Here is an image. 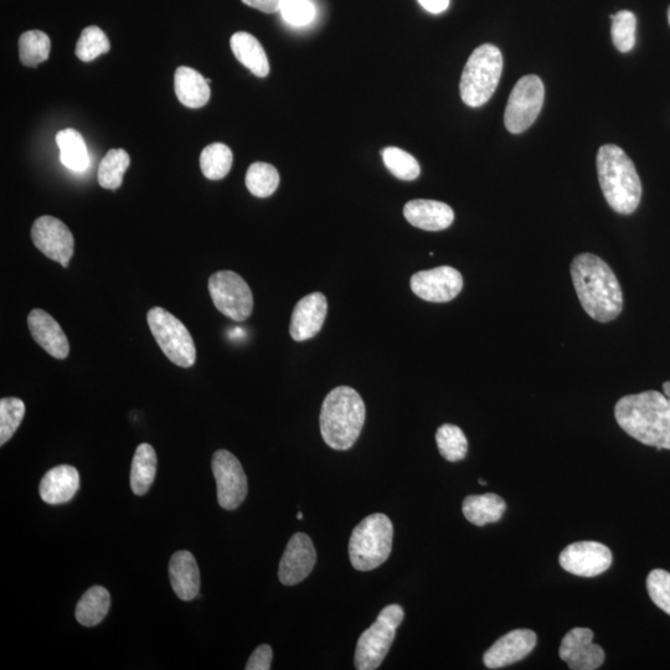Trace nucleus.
Wrapping results in <instances>:
<instances>
[{"label": "nucleus", "instance_id": "9", "mask_svg": "<svg viewBox=\"0 0 670 670\" xmlns=\"http://www.w3.org/2000/svg\"><path fill=\"white\" fill-rule=\"evenodd\" d=\"M545 99L543 81L535 75L522 77L509 96L504 125L513 134L523 133L538 118Z\"/></svg>", "mask_w": 670, "mask_h": 670}, {"label": "nucleus", "instance_id": "14", "mask_svg": "<svg viewBox=\"0 0 670 670\" xmlns=\"http://www.w3.org/2000/svg\"><path fill=\"white\" fill-rule=\"evenodd\" d=\"M560 565L570 574L581 577H595L610 569L612 553L606 545L596 541H579L563 550Z\"/></svg>", "mask_w": 670, "mask_h": 670}, {"label": "nucleus", "instance_id": "44", "mask_svg": "<svg viewBox=\"0 0 670 670\" xmlns=\"http://www.w3.org/2000/svg\"><path fill=\"white\" fill-rule=\"evenodd\" d=\"M663 394L667 399L670 398V381L663 384Z\"/></svg>", "mask_w": 670, "mask_h": 670}, {"label": "nucleus", "instance_id": "41", "mask_svg": "<svg viewBox=\"0 0 670 670\" xmlns=\"http://www.w3.org/2000/svg\"><path fill=\"white\" fill-rule=\"evenodd\" d=\"M273 659L272 648L268 644H261L251 654L246 670H268L271 669Z\"/></svg>", "mask_w": 670, "mask_h": 670}, {"label": "nucleus", "instance_id": "30", "mask_svg": "<svg viewBox=\"0 0 670 670\" xmlns=\"http://www.w3.org/2000/svg\"><path fill=\"white\" fill-rule=\"evenodd\" d=\"M280 184V174L271 164L257 162L251 164L246 173V187L257 198H268L276 192Z\"/></svg>", "mask_w": 670, "mask_h": 670}, {"label": "nucleus", "instance_id": "45", "mask_svg": "<svg viewBox=\"0 0 670 670\" xmlns=\"http://www.w3.org/2000/svg\"><path fill=\"white\" fill-rule=\"evenodd\" d=\"M479 484H482V486H486L487 482L484 481V479H479Z\"/></svg>", "mask_w": 670, "mask_h": 670}, {"label": "nucleus", "instance_id": "23", "mask_svg": "<svg viewBox=\"0 0 670 670\" xmlns=\"http://www.w3.org/2000/svg\"><path fill=\"white\" fill-rule=\"evenodd\" d=\"M231 50L235 58L247 67L257 77H266L270 74L265 49L254 35L245 32L235 33L230 40Z\"/></svg>", "mask_w": 670, "mask_h": 670}, {"label": "nucleus", "instance_id": "25", "mask_svg": "<svg viewBox=\"0 0 670 670\" xmlns=\"http://www.w3.org/2000/svg\"><path fill=\"white\" fill-rule=\"evenodd\" d=\"M56 143L60 149V161L74 172H85L90 166V156L84 137L74 128H66L56 134Z\"/></svg>", "mask_w": 670, "mask_h": 670}, {"label": "nucleus", "instance_id": "15", "mask_svg": "<svg viewBox=\"0 0 670 670\" xmlns=\"http://www.w3.org/2000/svg\"><path fill=\"white\" fill-rule=\"evenodd\" d=\"M316 561L317 553L311 538L297 533L288 541L278 569V577L285 586L300 584L311 574Z\"/></svg>", "mask_w": 670, "mask_h": 670}, {"label": "nucleus", "instance_id": "11", "mask_svg": "<svg viewBox=\"0 0 670 670\" xmlns=\"http://www.w3.org/2000/svg\"><path fill=\"white\" fill-rule=\"evenodd\" d=\"M211 466L220 507L226 510L239 508L247 496V478L240 461L233 453L220 450L214 453Z\"/></svg>", "mask_w": 670, "mask_h": 670}, {"label": "nucleus", "instance_id": "19", "mask_svg": "<svg viewBox=\"0 0 670 670\" xmlns=\"http://www.w3.org/2000/svg\"><path fill=\"white\" fill-rule=\"evenodd\" d=\"M404 216L412 226L426 231H441L450 228L455 213L450 205L436 200H411L404 206Z\"/></svg>", "mask_w": 670, "mask_h": 670}, {"label": "nucleus", "instance_id": "31", "mask_svg": "<svg viewBox=\"0 0 670 670\" xmlns=\"http://www.w3.org/2000/svg\"><path fill=\"white\" fill-rule=\"evenodd\" d=\"M51 41L40 30H30L19 39V58L25 66L36 67L49 59Z\"/></svg>", "mask_w": 670, "mask_h": 670}, {"label": "nucleus", "instance_id": "5", "mask_svg": "<svg viewBox=\"0 0 670 670\" xmlns=\"http://www.w3.org/2000/svg\"><path fill=\"white\" fill-rule=\"evenodd\" d=\"M394 527L385 514H371L353 530L349 558L354 569L370 571L389 559L393 549Z\"/></svg>", "mask_w": 670, "mask_h": 670}, {"label": "nucleus", "instance_id": "27", "mask_svg": "<svg viewBox=\"0 0 670 670\" xmlns=\"http://www.w3.org/2000/svg\"><path fill=\"white\" fill-rule=\"evenodd\" d=\"M110 606V592L102 586L91 587L77 603L75 613L77 621L85 627L97 626L107 616Z\"/></svg>", "mask_w": 670, "mask_h": 670}, {"label": "nucleus", "instance_id": "17", "mask_svg": "<svg viewBox=\"0 0 670 670\" xmlns=\"http://www.w3.org/2000/svg\"><path fill=\"white\" fill-rule=\"evenodd\" d=\"M328 302L326 296L316 292L303 297L293 309L290 333L296 342L316 337L326 322Z\"/></svg>", "mask_w": 670, "mask_h": 670}, {"label": "nucleus", "instance_id": "40", "mask_svg": "<svg viewBox=\"0 0 670 670\" xmlns=\"http://www.w3.org/2000/svg\"><path fill=\"white\" fill-rule=\"evenodd\" d=\"M605 651L594 642L590 643L579 657L568 664L572 670H595L599 669L605 662Z\"/></svg>", "mask_w": 670, "mask_h": 670}, {"label": "nucleus", "instance_id": "33", "mask_svg": "<svg viewBox=\"0 0 670 670\" xmlns=\"http://www.w3.org/2000/svg\"><path fill=\"white\" fill-rule=\"evenodd\" d=\"M111 49L110 40L99 27H87L82 30L79 41L76 45V56L84 63L99 58L100 55L108 53Z\"/></svg>", "mask_w": 670, "mask_h": 670}, {"label": "nucleus", "instance_id": "36", "mask_svg": "<svg viewBox=\"0 0 670 670\" xmlns=\"http://www.w3.org/2000/svg\"><path fill=\"white\" fill-rule=\"evenodd\" d=\"M25 416V404L18 398L0 400V445H5L18 430Z\"/></svg>", "mask_w": 670, "mask_h": 670}, {"label": "nucleus", "instance_id": "18", "mask_svg": "<svg viewBox=\"0 0 670 670\" xmlns=\"http://www.w3.org/2000/svg\"><path fill=\"white\" fill-rule=\"evenodd\" d=\"M28 326L35 342L51 357L56 359L67 358L70 352L69 340H67L63 328L49 313H46L43 309H34L29 314Z\"/></svg>", "mask_w": 670, "mask_h": 670}, {"label": "nucleus", "instance_id": "12", "mask_svg": "<svg viewBox=\"0 0 670 670\" xmlns=\"http://www.w3.org/2000/svg\"><path fill=\"white\" fill-rule=\"evenodd\" d=\"M411 291L421 300L434 303H446L460 295L463 277L460 271L450 266H441L434 270L421 271L411 277Z\"/></svg>", "mask_w": 670, "mask_h": 670}, {"label": "nucleus", "instance_id": "3", "mask_svg": "<svg viewBox=\"0 0 670 670\" xmlns=\"http://www.w3.org/2000/svg\"><path fill=\"white\" fill-rule=\"evenodd\" d=\"M597 173L608 205L618 214L635 213L642 198V183L635 164L622 148L606 144L597 153Z\"/></svg>", "mask_w": 670, "mask_h": 670}, {"label": "nucleus", "instance_id": "38", "mask_svg": "<svg viewBox=\"0 0 670 670\" xmlns=\"http://www.w3.org/2000/svg\"><path fill=\"white\" fill-rule=\"evenodd\" d=\"M280 13L293 27H304L316 18V7L311 0H282Z\"/></svg>", "mask_w": 670, "mask_h": 670}, {"label": "nucleus", "instance_id": "29", "mask_svg": "<svg viewBox=\"0 0 670 670\" xmlns=\"http://www.w3.org/2000/svg\"><path fill=\"white\" fill-rule=\"evenodd\" d=\"M130 163L131 158L125 149L108 151L100 163L99 174H97L101 187L110 190L120 188Z\"/></svg>", "mask_w": 670, "mask_h": 670}, {"label": "nucleus", "instance_id": "47", "mask_svg": "<svg viewBox=\"0 0 670 670\" xmlns=\"http://www.w3.org/2000/svg\"><path fill=\"white\" fill-rule=\"evenodd\" d=\"M668 20H669V24H670V8L668 10Z\"/></svg>", "mask_w": 670, "mask_h": 670}, {"label": "nucleus", "instance_id": "28", "mask_svg": "<svg viewBox=\"0 0 670 670\" xmlns=\"http://www.w3.org/2000/svg\"><path fill=\"white\" fill-rule=\"evenodd\" d=\"M234 156L231 149L223 143L209 144L200 156L201 172L210 180H220L229 174L233 167Z\"/></svg>", "mask_w": 670, "mask_h": 670}, {"label": "nucleus", "instance_id": "37", "mask_svg": "<svg viewBox=\"0 0 670 670\" xmlns=\"http://www.w3.org/2000/svg\"><path fill=\"white\" fill-rule=\"evenodd\" d=\"M594 632L590 628L577 627L563 638L559 649V656L566 664H570L585 651L590 643L594 642Z\"/></svg>", "mask_w": 670, "mask_h": 670}, {"label": "nucleus", "instance_id": "13", "mask_svg": "<svg viewBox=\"0 0 670 670\" xmlns=\"http://www.w3.org/2000/svg\"><path fill=\"white\" fill-rule=\"evenodd\" d=\"M32 239L36 249L46 257L59 262L63 267L69 266L74 255L75 240L63 221L54 216H41L33 225Z\"/></svg>", "mask_w": 670, "mask_h": 670}, {"label": "nucleus", "instance_id": "43", "mask_svg": "<svg viewBox=\"0 0 670 670\" xmlns=\"http://www.w3.org/2000/svg\"><path fill=\"white\" fill-rule=\"evenodd\" d=\"M421 7L431 14H441L447 10L450 0H419Z\"/></svg>", "mask_w": 670, "mask_h": 670}, {"label": "nucleus", "instance_id": "35", "mask_svg": "<svg viewBox=\"0 0 670 670\" xmlns=\"http://www.w3.org/2000/svg\"><path fill=\"white\" fill-rule=\"evenodd\" d=\"M381 154H383V161L386 168H388L396 178L406 180V182H411V180L419 178L421 172L420 164L411 156V154L396 147L385 148Z\"/></svg>", "mask_w": 670, "mask_h": 670}, {"label": "nucleus", "instance_id": "46", "mask_svg": "<svg viewBox=\"0 0 670 670\" xmlns=\"http://www.w3.org/2000/svg\"><path fill=\"white\" fill-rule=\"evenodd\" d=\"M297 519H298V520L303 519V514H302V512H298V514H297Z\"/></svg>", "mask_w": 670, "mask_h": 670}, {"label": "nucleus", "instance_id": "32", "mask_svg": "<svg viewBox=\"0 0 670 670\" xmlns=\"http://www.w3.org/2000/svg\"><path fill=\"white\" fill-rule=\"evenodd\" d=\"M436 442L438 451L447 461L458 462L467 456V437L456 425H442L436 432Z\"/></svg>", "mask_w": 670, "mask_h": 670}, {"label": "nucleus", "instance_id": "22", "mask_svg": "<svg viewBox=\"0 0 670 670\" xmlns=\"http://www.w3.org/2000/svg\"><path fill=\"white\" fill-rule=\"evenodd\" d=\"M174 89L179 102L185 107L201 108L210 100L208 81L192 67H178L174 75Z\"/></svg>", "mask_w": 670, "mask_h": 670}, {"label": "nucleus", "instance_id": "1", "mask_svg": "<svg viewBox=\"0 0 670 670\" xmlns=\"http://www.w3.org/2000/svg\"><path fill=\"white\" fill-rule=\"evenodd\" d=\"M571 278L582 308L592 319L608 323L620 316L623 309L620 282L599 256H576L571 264Z\"/></svg>", "mask_w": 670, "mask_h": 670}, {"label": "nucleus", "instance_id": "10", "mask_svg": "<svg viewBox=\"0 0 670 670\" xmlns=\"http://www.w3.org/2000/svg\"><path fill=\"white\" fill-rule=\"evenodd\" d=\"M209 292L224 316L244 322L254 311V296L244 278L233 271H220L209 278Z\"/></svg>", "mask_w": 670, "mask_h": 670}, {"label": "nucleus", "instance_id": "24", "mask_svg": "<svg viewBox=\"0 0 670 670\" xmlns=\"http://www.w3.org/2000/svg\"><path fill=\"white\" fill-rule=\"evenodd\" d=\"M507 504L497 494L487 493L482 496H468L463 501L462 512L469 523L484 527L497 523L502 519Z\"/></svg>", "mask_w": 670, "mask_h": 670}, {"label": "nucleus", "instance_id": "48", "mask_svg": "<svg viewBox=\"0 0 670 670\" xmlns=\"http://www.w3.org/2000/svg\"><path fill=\"white\" fill-rule=\"evenodd\" d=\"M668 402H669V407H670V398H668Z\"/></svg>", "mask_w": 670, "mask_h": 670}, {"label": "nucleus", "instance_id": "39", "mask_svg": "<svg viewBox=\"0 0 670 670\" xmlns=\"http://www.w3.org/2000/svg\"><path fill=\"white\" fill-rule=\"evenodd\" d=\"M647 590L654 605L670 616V574L656 569L647 577Z\"/></svg>", "mask_w": 670, "mask_h": 670}, {"label": "nucleus", "instance_id": "4", "mask_svg": "<svg viewBox=\"0 0 670 670\" xmlns=\"http://www.w3.org/2000/svg\"><path fill=\"white\" fill-rule=\"evenodd\" d=\"M365 404L357 390L338 386L322 405L321 434L333 450H349L357 442L365 422Z\"/></svg>", "mask_w": 670, "mask_h": 670}, {"label": "nucleus", "instance_id": "7", "mask_svg": "<svg viewBox=\"0 0 670 670\" xmlns=\"http://www.w3.org/2000/svg\"><path fill=\"white\" fill-rule=\"evenodd\" d=\"M404 617V610L399 605H389L379 613L373 625L359 638L355 649V669L375 670L381 666Z\"/></svg>", "mask_w": 670, "mask_h": 670}, {"label": "nucleus", "instance_id": "2", "mask_svg": "<svg viewBox=\"0 0 670 670\" xmlns=\"http://www.w3.org/2000/svg\"><path fill=\"white\" fill-rule=\"evenodd\" d=\"M617 424L627 435L657 450H670V407L658 391L628 395L615 407Z\"/></svg>", "mask_w": 670, "mask_h": 670}, {"label": "nucleus", "instance_id": "16", "mask_svg": "<svg viewBox=\"0 0 670 670\" xmlns=\"http://www.w3.org/2000/svg\"><path fill=\"white\" fill-rule=\"evenodd\" d=\"M535 632L530 630H515L499 638L491 648L484 653V666L489 669H501L522 661L533 652L536 646Z\"/></svg>", "mask_w": 670, "mask_h": 670}, {"label": "nucleus", "instance_id": "20", "mask_svg": "<svg viewBox=\"0 0 670 670\" xmlns=\"http://www.w3.org/2000/svg\"><path fill=\"white\" fill-rule=\"evenodd\" d=\"M80 488V476L72 466L50 469L41 479L39 493L45 503L58 505L70 502Z\"/></svg>", "mask_w": 670, "mask_h": 670}, {"label": "nucleus", "instance_id": "8", "mask_svg": "<svg viewBox=\"0 0 670 670\" xmlns=\"http://www.w3.org/2000/svg\"><path fill=\"white\" fill-rule=\"evenodd\" d=\"M148 326L164 355L180 368H190L197 360V349L187 327L172 313L154 307L147 314Z\"/></svg>", "mask_w": 670, "mask_h": 670}, {"label": "nucleus", "instance_id": "42", "mask_svg": "<svg viewBox=\"0 0 670 670\" xmlns=\"http://www.w3.org/2000/svg\"><path fill=\"white\" fill-rule=\"evenodd\" d=\"M242 3L262 13L273 14L280 12L282 0H242Z\"/></svg>", "mask_w": 670, "mask_h": 670}, {"label": "nucleus", "instance_id": "6", "mask_svg": "<svg viewBox=\"0 0 670 670\" xmlns=\"http://www.w3.org/2000/svg\"><path fill=\"white\" fill-rule=\"evenodd\" d=\"M503 71L501 50L492 44L479 46L469 56L461 77L462 101L469 107H481L496 92Z\"/></svg>", "mask_w": 670, "mask_h": 670}, {"label": "nucleus", "instance_id": "21", "mask_svg": "<svg viewBox=\"0 0 670 670\" xmlns=\"http://www.w3.org/2000/svg\"><path fill=\"white\" fill-rule=\"evenodd\" d=\"M170 584L180 600L192 601L199 595L200 571L197 560L189 551H178L169 564Z\"/></svg>", "mask_w": 670, "mask_h": 670}, {"label": "nucleus", "instance_id": "34", "mask_svg": "<svg viewBox=\"0 0 670 670\" xmlns=\"http://www.w3.org/2000/svg\"><path fill=\"white\" fill-rule=\"evenodd\" d=\"M611 19L613 44L621 53H630L636 44V15L628 10H622V12L611 15Z\"/></svg>", "mask_w": 670, "mask_h": 670}, {"label": "nucleus", "instance_id": "26", "mask_svg": "<svg viewBox=\"0 0 670 670\" xmlns=\"http://www.w3.org/2000/svg\"><path fill=\"white\" fill-rule=\"evenodd\" d=\"M157 473L156 451L148 443H142L134 453L131 469V488L137 496H144L152 487Z\"/></svg>", "mask_w": 670, "mask_h": 670}]
</instances>
